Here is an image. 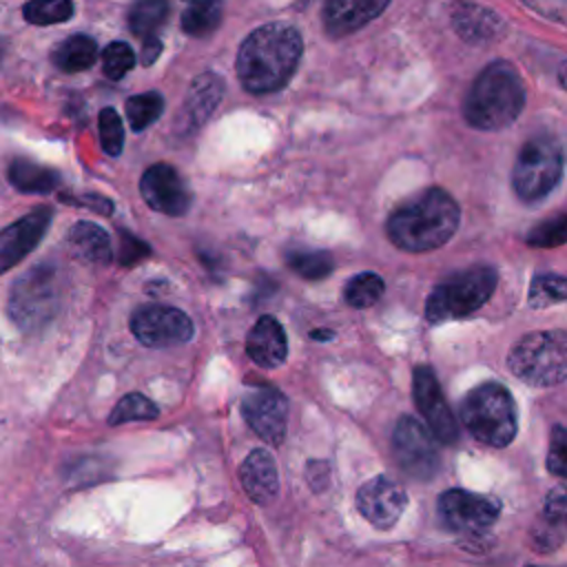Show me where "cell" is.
Listing matches in <instances>:
<instances>
[{
	"label": "cell",
	"mask_w": 567,
	"mask_h": 567,
	"mask_svg": "<svg viewBox=\"0 0 567 567\" xmlns=\"http://www.w3.org/2000/svg\"><path fill=\"white\" fill-rule=\"evenodd\" d=\"M301 35L292 24L270 22L255 29L237 53V75L250 93L281 89L301 60Z\"/></svg>",
	"instance_id": "obj_1"
},
{
	"label": "cell",
	"mask_w": 567,
	"mask_h": 567,
	"mask_svg": "<svg viewBox=\"0 0 567 567\" xmlns=\"http://www.w3.org/2000/svg\"><path fill=\"white\" fill-rule=\"evenodd\" d=\"M456 202L441 188H427L405 202L388 219V237L408 252H425L443 246L458 226Z\"/></svg>",
	"instance_id": "obj_2"
},
{
	"label": "cell",
	"mask_w": 567,
	"mask_h": 567,
	"mask_svg": "<svg viewBox=\"0 0 567 567\" xmlns=\"http://www.w3.org/2000/svg\"><path fill=\"white\" fill-rule=\"evenodd\" d=\"M525 104V89L518 71L509 62H492L474 80L463 113L481 131H498L512 124Z\"/></svg>",
	"instance_id": "obj_3"
},
{
	"label": "cell",
	"mask_w": 567,
	"mask_h": 567,
	"mask_svg": "<svg viewBox=\"0 0 567 567\" xmlns=\"http://www.w3.org/2000/svg\"><path fill=\"white\" fill-rule=\"evenodd\" d=\"M461 421L476 441L492 447H505L516 436V403L505 385L487 381L465 394L461 403Z\"/></svg>",
	"instance_id": "obj_4"
},
{
	"label": "cell",
	"mask_w": 567,
	"mask_h": 567,
	"mask_svg": "<svg viewBox=\"0 0 567 567\" xmlns=\"http://www.w3.org/2000/svg\"><path fill=\"white\" fill-rule=\"evenodd\" d=\"M512 374L527 385L549 388L567 379V332L538 330L520 337L509 354Z\"/></svg>",
	"instance_id": "obj_5"
},
{
	"label": "cell",
	"mask_w": 567,
	"mask_h": 567,
	"mask_svg": "<svg viewBox=\"0 0 567 567\" xmlns=\"http://www.w3.org/2000/svg\"><path fill=\"white\" fill-rule=\"evenodd\" d=\"M496 270L489 266H472L439 284L425 303L430 323L461 319L476 312L496 288Z\"/></svg>",
	"instance_id": "obj_6"
},
{
	"label": "cell",
	"mask_w": 567,
	"mask_h": 567,
	"mask_svg": "<svg viewBox=\"0 0 567 567\" xmlns=\"http://www.w3.org/2000/svg\"><path fill=\"white\" fill-rule=\"evenodd\" d=\"M563 175V153L551 137L538 135L523 144L514 171L512 184L523 202H538L547 197Z\"/></svg>",
	"instance_id": "obj_7"
},
{
	"label": "cell",
	"mask_w": 567,
	"mask_h": 567,
	"mask_svg": "<svg viewBox=\"0 0 567 567\" xmlns=\"http://www.w3.org/2000/svg\"><path fill=\"white\" fill-rule=\"evenodd\" d=\"M55 275L58 272L53 268L42 266L24 272V277L16 281L9 299V312L20 328H40L53 317L60 297Z\"/></svg>",
	"instance_id": "obj_8"
},
{
	"label": "cell",
	"mask_w": 567,
	"mask_h": 567,
	"mask_svg": "<svg viewBox=\"0 0 567 567\" xmlns=\"http://www.w3.org/2000/svg\"><path fill=\"white\" fill-rule=\"evenodd\" d=\"M392 452L399 467L416 481H430L439 470L434 434L412 416L396 421L392 430Z\"/></svg>",
	"instance_id": "obj_9"
},
{
	"label": "cell",
	"mask_w": 567,
	"mask_h": 567,
	"mask_svg": "<svg viewBox=\"0 0 567 567\" xmlns=\"http://www.w3.org/2000/svg\"><path fill=\"white\" fill-rule=\"evenodd\" d=\"M135 339L148 348H171L193 337V321L186 312L171 306H142L131 317Z\"/></svg>",
	"instance_id": "obj_10"
},
{
	"label": "cell",
	"mask_w": 567,
	"mask_h": 567,
	"mask_svg": "<svg viewBox=\"0 0 567 567\" xmlns=\"http://www.w3.org/2000/svg\"><path fill=\"white\" fill-rule=\"evenodd\" d=\"M439 514L454 532L481 534L496 523L501 501L467 489H447L439 498Z\"/></svg>",
	"instance_id": "obj_11"
},
{
	"label": "cell",
	"mask_w": 567,
	"mask_h": 567,
	"mask_svg": "<svg viewBox=\"0 0 567 567\" xmlns=\"http://www.w3.org/2000/svg\"><path fill=\"white\" fill-rule=\"evenodd\" d=\"M412 394L419 408V414L427 423V430L445 445L456 443L458 425L456 419L441 392L436 374L427 365H419L412 377Z\"/></svg>",
	"instance_id": "obj_12"
},
{
	"label": "cell",
	"mask_w": 567,
	"mask_h": 567,
	"mask_svg": "<svg viewBox=\"0 0 567 567\" xmlns=\"http://www.w3.org/2000/svg\"><path fill=\"white\" fill-rule=\"evenodd\" d=\"M241 414L250 430L266 443L279 445L286 436V399L270 385H257L241 396Z\"/></svg>",
	"instance_id": "obj_13"
},
{
	"label": "cell",
	"mask_w": 567,
	"mask_h": 567,
	"mask_svg": "<svg viewBox=\"0 0 567 567\" xmlns=\"http://www.w3.org/2000/svg\"><path fill=\"white\" fill-rule=\"evenodd\" d=\"M405 505V489L388 476L370 478L357 492V509L379 529H390L401 518Z\"/></svg>",
	"instance_id": "obj_14"
},
{
	"label": "cell",
	"mask_w": 567,
	"mask_h": 567,
	"mask_svg": "<svg viewBox=\"0 0 567 567\" xmlns=\"http://www.w3.org/2000/svg\"><path fill=\"white\" fill-rule=\"evenodd\" d=\"M144 202L164 215H184L190 206V193L182 175L168 164H153L140 179Z\"/></svg>",
	"instance_id": "obj_15"
},
{
	"label": "cell",
	"mask_w": 567,
	"mask_h": 567,
	"mask_svg": "<svg viewBox=\"0 0 567 567\" xmlns=\"http://www.w3.org/2000/svg\"><path fill=\"white\" fill-rule=\"evenodd\" d=\"M49 221H51V210L40 208V210L24 215L22 219L13 221L11 226H7L2 230V235H0L2 270H9L13 264H18L22 257H27L38 246V241L47 233Z\"/></svg>",
	"instance_id": "obj_16"
},
{
	"label": "cell",
	"mask_w": 567,
	"mask_h": 567,
	"mask_svg": "<svg viewBox=\"0 0 567 567\" xmlns=\"http://www.w3.org/2000/svg\"><path fill=\"white\" fill-rule=\"evenodd\" d=\"M567 536V487H554L532 525L529 543L536 551H554Z\"/></svg>",
	"instance_id": "obj_17"
},
{
	"label": "cell",
	"mask_w": 567,
	"mask_h": 567,
	"mask_svg": "<svg viewBox=\"0 0 567 567\" xmlns=\"http://www.w3.org/2000/svg\"><path fill=\"white\" fill-rule=\"evenodd\" d=\"M246 350H248V357L259 368L281 365L288 354V341H286V332H284L281 323L270 315L259 317L257 323L252 326V330L248 332Z\"/></svg>",
	"instance_id": "obj_18"
},
{
	"label": "cell",
	"mask_w": 567,
	"mask_h": 567,
	"mask_svg": "<svg viewBox=\"0 0 567 567\" xmlns=\"http://www.w3.org/2000/svg\"><path fill=\"white\" fill-rule=\"evenodd\" d=\"M390 0H326L323 22L332 35H348L374 20Z\"/></svg>",
	"instance_id": "obj_19"
},
{
	"label": "cell",
	"mask_w": 567,
	"mask_h": 567,
	"mask_svg": "<svg viewBox=\"0 0 567 567\" xmlns=\"http://www.w3.org/2000/svg\"><path fill=\"white\" fill-rule=\"evenodd\" d=\"M241 487L255 503H270L279 489V474L275 458L266 450H252L239 467Z\"/></svg>",
	"instance_id": "obj_20"
},
{
	"label": "cell",
	"mask_w": 567,
	"mask_h": 567,
	"mask_svg": "<svg viewBox=\"0 0 567 567\" xmlns=\"http://www.w3.org/2000/svg\"><path fill=\"white\" fill-rule=\"evenodd\" d=\"M224 95V80L215 73H204L199 75L184 100V109H182V117H179V126L182 131H193L199 124L206 122V117L217 109V104L221 102Z\"/></svg>",
	"instance_id": "obj_21"
},
{
	"label": "cell",
	"mask_w": 567,
	"mask_h": 567,
	"mask_svg": "<svg viewBox=\"0 0 567 567\" xmlns=\"http://www.w3.org/2000/svg\"><path fill=\"white\" fill-rule=\"evenodd\" d=\"M66 248L86 264H106L111 259L109 235L93 221H78L66 233Z\"/></svg>",
	"instance_id": "obj_22"
},
{
	"label": "cell",
	"mask_w": 567,
	"mask_h": 567,
	"mask_svg": "<svg viewBox=\"0 0 567 567\" xmlns=\"http://www.w3.org/2000/svg\"><path fill=\"white\" fill-rule=\"evenodd\" d=\"M97 47L95 40L89 35H71L66 38L53 53V62L58 69L66 73H78L89 69L95 62Z\"/></svg>",
	"instance_id": "obj_23"
},
{
	"label": "cell",
	"mask_w": 567,
	"mask_h": 567,
	"mask_svg": "<svg viewBox=\"0 0 567 567\" xmlns=\"http://www.w3.org/2000/svg\"><path fill=\"white\" fill-rule=\"evenodd\" d=\"M221 13H224L221 0H195L184 9L182 27L188 35L204 38L219 27Z\"/></svg>",
	"instance_id": "obj_24"
},
{
	"label": "cell",
	"mask_w": 567,
	"mask_h": 567,
	"mask_svg": "<svg viewBox=\"0 0 567 567\" xmlns=\"http://www.w3.org/2000/svg\"><path fill=\"white\" fill-rule=\"evenodd\" d=\"M9 182L24 193H49L58 184V175L27 159H16L9 166Z\"/></svg>",
	"instance_id": "obj_25"
},
{
	"label": "cell",
	"mask_w": 567,
	"mask_h": 567,
	"mask_svg": "<svg viewBox=\"0 0 567 567\" xmlns=\"http://www.w3.org/2000/svg\"><path fill=\"white\" fill-rule=\"evenodd\" d=\"M168 2L166 0H137L128 13V24L135 35L153 38V33L166 22Z\"/></svg>",
	"instance_id": "obj_26"
},
{
	"label": "cell",
	"mask_w": 567,
	"mask_h": 567,
	"mask_svg": "<svg viewBox=\"0 0 567 567\" xmlns=\"http://www.w3.org/2000/svg\"><path fill=\"white\" fill-rule=\"evenodd\" d=\"M286 261L297 275L306 279H323L334 268V261L326 250H308V248L288 250Z\"/></svg>",
	"instance_id": "obj_27"
},
{
	"label": "cell",
	"mask_w": 567,
	"mask_h": 567,
	"mask_svg": "<svg viewBox=\"0 0 567 567\" xmlns=\"http://www.w3.org/2000/svg\"><path fill=\"white\" fill-rule=\"evenodd\" d=\"M157 416H159V410L148 396L140 392H131L115 403V408L109 414V425H120L128 421H153Z\"/></svg>",
	"instance_id": "obj_28"
},
{
	"label": "cell",
	"mask_w": 567,
	"mask_h": 567,
	"mask_svg": "<svg viewBox=\"0 0 567 567\" xmlns=\"http://www.w3.org/2000/svg\"><path fill=\"white\" fill-rule=\"evenodd\" d=\"M164 111V97L155 91L131 95L126 102V117L133 131H142L153 124Z\"/></svg>",
	"instance_id": "obj_29"
},
{
	"label": "cell",
	"mask_w": 567,
	"mask_h": 567,
	"mask_svg": "<svg viewBox=\"0 0 567 567\" xmlns=\"http://www.w3.org/2000/svg\"><path fill=\"white\" fill-rule=\"evenodd\" d=\"M383 295V279L377 272H361L352 277L343 290V297L354 308H368Z\"/></svg>",
	"instance_id": "obj_30"
},
{
	"label": "cell",
	"mask_w": 567,
	"mask_h": 567,
	"mask_svg": "<svg viewBox=\"0 0 567 567\" xmlns=\"http://www.w3.org/2000/svg\"><path fill=\"white\" fill-rule=\"evenodd\" d=\"M73 16L71 0H31L24 4V20L38 27L58 24Z\"/></svg>",
	"instance_id": "obj_31"
},
{
	"label": "cell",
	"mask_w": 567,
	"mask_h": 567,
	"mask_svg": "<svg viewBox=\"0 0 567 567\" xmlns=\"http://www.w3.org/2000/svg\"><path fill=\"white\" fill-rule=\"evenodd\" d=\"M102 69H104V75L111 78V80H120L122 75H126L133 64H135V53L133 49L126 44V42H111L104 53H102Z\"/></svg>",
	"instance_id": "obj_32"
},
{
	"label": "cell",
	"mask_w": 567,
	"mask_h": 567,
	"mask_svg": "<svg viewBox=\"0 0 567 567\" xmlns=\"http://www.w3.org/2000/svg\"><path fill=\"white\" fill-rule=\"evenodd\" d=\"M565 241H567V215H558L547 221H540L527 233V244L540 246V248H551Z\"/></svg>",
	"instance_id": "obj_33"
},
{
	"label": "cell",
	"mask_w": 567,
	"mask_h": 567,
	"mask_svg": "<svg viewBox=\"0 0 567 567\" xmlns=\"http://www.w3.org/2000/svg\"><path fill=\"white\" fill-rule=\"evenodd\" d=\"M529 299L534 306H545L549 301L567 299V277L558 275H538L532 284Z\"/></svg>",
	"instance_id": "obj_34"
},
{
	"label": "cell",
	"mask_w": 567,
	"mask_h": 567,
	"mask_svg": "<svg viewBox=\"0 0 567 567\" xmlns=\"http://www.w3.org/2000/svg\"><path fill=\"white\" fill-rule=\"evenodd\" d=\"M100 144L109 155H120L122 151L124 133H122V120L115 109L100 111Z\"/></svg>",
	"instance_id": "obj_35"
},
{
	"label": "cell",
	"mask_w": 567,
	"mask_h": 567,
	"mask_svg": "<svg viewBox=\"0 0 567 567\" xmlns=\"http://www.w3.org/2000/svg\"><path fill=\"white\" fill-rule=\"evenodd\" d=\"M547 470L554 476L567 478V427L554 425L549 434V450H547Z\"/></svg>",
	"instance_id": "obj_36"
},
{
	"label": "cell",
	"mask_w": 567,
	"mask_h": 567,
	"mask_svg": "<svg viewBox=\"0 0 567 567\" xmlns=\"http://www.w3.org/2000/svg\"><path fill=\"white\" fill-rule=\"evenodd\" d=\"M162 51V42L157 38H146L144 44H142V62L144 64H151Z\"/></svg>",
	"instance_id": "obj_37"
},
{
	"label": "cell",
	"mask_w": 567,
	"mask_h": 567,
	"mask_svg": "<svg viewBox=\"0 0 567 567\" xmlns=\"http://www.w3.org/2000/svg\"><path fill=\"white\" fill-rule=\"evenodd\" d=\"M529 567H536V565H529Z\"/></svg>",
	"instance_id": "obj_38"
}]
</instances>
